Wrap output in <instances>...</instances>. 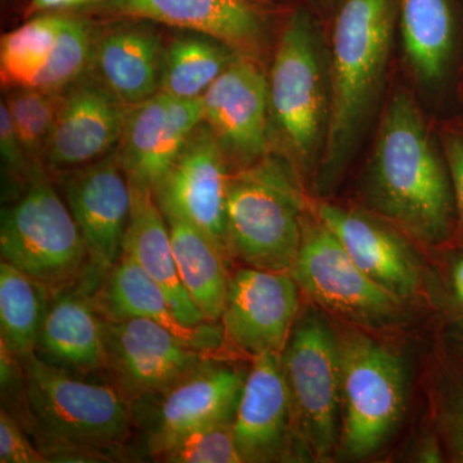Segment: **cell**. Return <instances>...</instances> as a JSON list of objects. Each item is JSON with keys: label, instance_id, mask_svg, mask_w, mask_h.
Wrapping results in <instances>:
<instances>
[{"label": "cell", "instance_id": "obj_1", "mask_svg": "<svg viewBox=\"0 0 463 463\" xmlns=\"http://www.w3.org/2000/svg\"><path fill=\"white\" fill-rule=\"evenodd\" d=\"M361 194L365 209L426 248L444 245L458 227L440 139L405 88L381 112Z\"/></svg>", "mask_w": 463, "mask_h": 463}, {"label": "cell", "instance_id": "obj_2", "mask_svg": "<svg viewBox=\"0 0 463 463\" xmlns=\"http://www.w3.org/2000/svg\"><path fill=\"white\" fill-rule=\"evenodd\" d=\"M397 0H344L328 47L330 118L312 188L319 197L336 190L373 120L395 32Z\"/></svg>", "mask_w": 463, "mask_h": 463}, {"label": "cell", "instance_id": "obj_3", "mask_svg": "<svg viewBox=\"0 0 463 463\" xmlns=\"http://www.w3.org/2000/svg\"><path fill=\"white\" fill-rule=\"evenodd\" d=\"M23 423L50 462H76L85 453L115 458L132 435V403L114 381L91 383L43 361H23ZM112 461V459H111Z\"/></svg>", "mask_w": 463, "mask_h": 463}, {"label": "cell", "instance_id": "obj_4", "mask_svg": "<svg viewBox=\"0 0 463 463\" xmlns=\"http://www.w3.org/2000/svg\"><path fill=\"white\" fill-rule=\"evenodd\" d=\"M270 141L303 182L313 181L330 118L328 48L304 8L286 21L277 42L270 74Z\"/></svg>", "mask_w": 463, "mask_h": 463}, {"label": "cell", "instance_id": "obj_5", "mask_svg": "<svg viewBox=\"0 0 463 463\" xmlns=\"http://www.w3.org/2000/svg\"><path fill=\"white\" fill-rule=\"evenodd\" d=\"M304 187L294 166L276 151L232 170L227 201L232 260L289 273L312 203Z\"/></svg>", "mask_w": 463, "mask_h": 463}, {"label": "cell", "instance_id": "obj_6", "mask_svg": "<svg viewBox=\"0 0 463 463\" xmlns=\"http://www.w3.org/2000/svg\"><path fill=\"white\" fill-rule=\"evenodd\" d=\"M0 255L52 295L81 281L87 273L83 236L41 161L30 167L16 200L3 209Z\"/></svg>", "mask_w": 463, "mask_h": 463}, {"label": "cell", "instance_id": "obj_7", "mask_svg": "<svg viewBox=\"0 0 463 463\" xmlns=\"http://www.w3.org/2000/svg\"><path fill=\"white\" fill-rule=\"evenodd\" d=\"M341 353V429L345 459L374 455L403 419L408 373L403 356L361 328L337 331Z\"/></svg>", "mask_w": 463, "mask_h": 463}, {"label": "cell", "instance_id": "obj_8", "mask_svg": "<svg viewBox=\"0 0 463 463\" xmlns=\"http://www.w3.org/2000/svg\"><path fill=\"white\" fill-rule=\"evenodd\" d=\"M298 435L309 458L327 461L341 429V353L336 328L307 307L295 322L281 354Z\"/></svg>", "mask_w": 463, "mask_h": 463}, {"label": "cell", "instance_id": "obj_9", "mask_svg": "<svg viewBox=\"0 0 463 463\" xmlns=\"http://www.w3.org/2000/svg\"><path fill=\"white\" fill-rule=\"evenodd\" d=\"M289 274L319 307L365 330L397 326L404 301L373 281L355 264L310 203L300 249Z\"/></svg>", "mask_w": 463, "mask_h": 463}, {"label": "cell", "instance_id": "obj_10", "mask_svg": "<svg viewBox=\"0 0 463 463\" xmlns=\"http://www.w3.org/2000/svg\"><path fill=\"white\" fill-rule=\"evenodd\" d=\"M63 192L87 248L88 269L81 282L94 292L123 255L132 188L111 152L65 172Z\"/></svg>", "mask_w": 463, "mask_h": 463}, {"label": "cell", "instance_id": "obj_11", "mask_svg": "<svg viewBox=\"0 0 463 463\" xmlns=\"http://www.w3.org/2000/svg\"><path fill=\"white\" fill-rule=\"evenodd\" d=\"M108 373L130 403L165 392L216 353L143 318L105 319Z\"/></svg>", "mask_w": 463, "mask_h": 463}, {"label": "cell", "instance_id": "obj_12", "mask_svg": "<svg viewBox=\"0 0 463 463\" xmlns=\"http://www.w3.org/2000/svg\"><path fill=\"white\" fill-rule=\"evenodd\" d=\"M231 173L221 143L203 121L152 191L163 214L176 215L196 225L230 261L227 201Z\"/></svg>", "mask_w": 463, "mask_h": 463}, {"label": "cell", "instance_id": "obj_13", "mask_svg": "<svg viewBox=\"0 0 463 463\" xmlns=\"http://www.w3.org/2000/svg\"><path fill=\"white\" fill-rule=\"evenodd\" d=\"M300 291L288 272L246 265L234 270L219 321L224 343L251 359L281 355L298 317Z\"/></svg>", "mask_w": 463, "mask_h": 463}, {"label": "cell", "instance_id": "obj_14", "mask_svg": "<svg viewBox=\"0 0 463 463\" xmlns=\"http://www.w3.org/2000/svg\"><path fill=\"white\" fill-rule=\"evenodd\" d=\"M203 121L234 169L257 163L270 149L269 90L260 60H237L201 97Z\"/></svg>", "mask_w": 463, "mask_h": 463}, {"label": "cell", "instance_id": "obj_15", "mask_svg": "<svg viewBox=\"0 0 463 463\" xmlns=\"http://www.w3.org/2000/svg\"><path fill=\"white\" fill-rule=\"evenodd\" d=\"M233 435L241 462L309 458L298 435L281 355L252 358L234 414Z\"/></svg>", "mask_w": 463, "mask_h": 463}, {"label": "cell", "instance_id": "obj_16", "mask_svg": "<svg viewBox=\"0 0 463 463\" xmlns=\"http://www.w3.org/2000/svg\"><path fill=\"white\" fill-rule=\"evenodd\" d=\"M313 209L373 281L401 300L417 297L421 263L403 232L365 207L321 201Z\"/></svg>", "mask_w": 463, "mask_h": 463}, {"label": "cell", "instance_id": "obj_17", "mask_svg": "<svg viewBox=\"0 0 463 463\" xmlns=\"http://www.w3.org/2000/svg\"><path fill=\"white\" fill-rule=\"evenodd\" d=\"M201 123V99H181L158 91L129 106L114 151L128 181L154 191Z\"/></svg>", "mask_w": 463, "mask_h": 463}, {"label": "cell", "instance_id": "obj_18", "mask_svg": "<svg viewBox=\"0 0 463 463\" xmlns=\"http://www.w3.org/2000/svg\"><path fill=\"white\" fill-rule=\"evenodd\" d=\"M248 373V368L212 356L152 397L157 399V410L148 428V455L155 458L183 435L234 417Z\"/></svg>", "mask_w": 463, "mask_h": 463}, {"label": "cell", "instance_id": "obj_19", "mask_svg": "<svg viewBox=\"0 0 463 463\" xmlns=\"http://www.w3.org/2000/svg\"><path fill=\"white\" fill-rule=\"evenodd\" d=\"M128 108L94 76H81L62 91L45 164L69 172L108 156L120 141Z\"/></svg>", "mask_w": 463, "mask_h": 463}, {"label": "cell", "instance_id": "obj_20", "mask_svg": "<svg viewBox=\"0 0 463 463\" xmlns=\"http://www.w3.org/2000/svg\"><path fill=\"white\" fill-rule=\"evenodd\" d=\"M100 11L213 36L260 60L268 12L255 0H103Z\"/></svg>", "mask_w": 463, "mask_h": 463}, {"label": "cell", "instance_id": "obj_21", "mask_svg": "<svg viewBox=\"0 0 463 463\" xmlns=\"http://www.w3.org/2000/svg\"><path fill=\"white\" fill-rule=\"evenodd\" d=\"M118 18L94 32L90 65L124 105H138L160 91L165 47L149 21Z\"/></svg>", "mask_w": 463, "mask_h": 463}, {"label": "cell", "instance_id": "obj_22", "mask_svg": "<svg viewBox=\"0 0 463 463\" xmlns=\"http://www.w3.org/2000/svg\"><path fill=\"white\" fill-rule=\"evenodd\" d=\"M83 282L52 295L36 341L35 354L66 373L108 370L105 321Z\"/></svg>", "mask_w": 463, "mask_h": 463}, {"label": "cell", "instance_id": "obj_23", "mask_svg": "<svg viewBox=\"0 0 463 463\" xmlns=\"http://www.w3.org/2000/svg\"><path fill=\"white\" fill-rule=\"evenodd\" d=\"M91 297L102 318L148 319L213 353L224 343L223 330L222 326H216L218 322L194 327L184 325L174 312L164 289L127 252H123Z\"/></svg>", "mask_w": 463, "mask_h": 463}, {"label": "cell", "instance_id": "obj_24", "mask_svg": "<svg viewBox=\"0 0 463 463\" xmlns=\"http://www.w3.org/2000/svg\"><path fill=\"white\" fill-rule=\"evenodd\" d=\"M405 62L425 90H438L458 56V24L450 0H397Z\"/></svg>", "mask_w": 463, "mask_h": 463}, {"label": "cell", "instance_id": "obj_25", "mask_svg": "<svg viewBox=\"0 0 463 463\" xmlns=\"http://www.w3.org/2000/svg\"><path fill=\"white\" fill-rule=\"evenodd\" d=\"M132 215L125 237L124 252L129 254L165 292L174 312L184 325L201 326L206 317L194 306L179 279L174 259L172 239L165 216L155 200L154 192L133 184Z\"/></svg>", "mask_w": 463, "mask_h": 463}, {"label": "cell", "instance_id": "obj_26", "mask_svg": "<svg viewBox=\"0 0 463 463\" xmlns=\"http://www.w3.org/2000/svg\"><path fill=\"white\" fill-rule=\"evenodd\" d=\"M164 216L169 227L176 269L185 291L207 321H221L230 285V260L196 225L176 215Z\"/></svg>", "mask_w": 463, "mask_h": 463}, {"label": "cell", "instance_id": "obj_27", "mask_svg": "<svg viewBox=\"0 0 463 463\" xmlns=\"http://www.w3.org/2000/svg\"><path fill=\"white\" fill-rule=\"evenodd\" d=\"M239 56L213 36L185 32L165 48L160 91L176 99H200Z\"/></svg>", "mask_w": 463, "mask_h": 463}, {"label": "cell", "instance_id": "obj_28", "mask_svg": "<svg viewBox=\"0 0 463 463\" xmlns=\"http://www.w3.org/2000/svg\"><path fill=\"white\" fill-rule=\"evenodd\" d=\"M52 294L41 282L14 265L0 264L2 339L21 361L35 354L36 341Z\"/></svg>", "mask_w": 463, "mask_h": 463}, {"label": "cell", "instance_id": "obj_29", "mask_svg": "<svg viewBox=\"0 0 463 463\" xmlns=\"http://www.w3.org/2000/svg\"><path fill=\"white\" fill-rule=\"evenodd\" d=\"M65 14H36L23 26L3 35L0 74L8 88L27 87L44 65L62 27Z\"/></svg>", "mask_w": 463, "mask_h": 463}, {"label": "cell", "instance_id": "obj_30", "mask_svg": "<svg viewBox=\"0 0 463 463\" xmlns=\"http://www.w3.org/2000/svg\"><path fill=\"white\" fill-rule=\"evenodd\" d=\"M93 39L94 30L90 21L65 14L53 50L27 87L47 91L65 90L90 65Z\"/></svg>", "mask_w": 463, "mask_h": 463}, {"label": "cell", "instance_id": "obj_31", "mask_svg": "<svg viewBox=\"0 0 463 463\" xmlns=\"http://www.w3.org/2000/svg\"><path fill=\"white\" fill-rule=\"evenodd\" d=\"M62 91L16 87L11 88L5 97L14 130L32 163L41 161L44 156L60 111Z\"/></svg>", "mask_w": 463, "mask_h": 463}, {"label": "cell", "instance_id": "obj_32", "mask_svg": "<svg viewBox=\"0 0 463 463\" xmlns=\"http://www.w3.org/2000/svg\"><path fill=\"white\" fill-rule=\"evenodd\" d=\"M233 420H221L183 435L155 459L167 463H240L234 443Z\"/></svg>", "mask_w": 463, "mask_h": 463}, {"label": "cell", "instance_id": "obj_33", "mask_svg": "<svg viewBox=\"0 0 463 463\" xmlns=\"http://www.w3.org/2000/svg\"><path fill=\"white\" fill-rule=\"evenodd\" d=\"M455 197L457 222L463 232V118L448 120L438 130Z\"/></svg>", "mask_w": 463, "mask_h": 463}, {"label": "cell", "instance_id": "obj_34", "mask_svg": "<svg viewBox=\"0 0 463 463\" xmlns=\"http://www.w3.org/2000/svg\"><path fill=\"white\" fill-rule=\"evenodd\" d=\"M0 462L48 463L47 457L26 438L23 425L5 408L0 411Z\"/></svg>", "mask_w": 463, "mask_h": 463}, {"label": "cell", "instance_id": "obj_35", "mask_svg": "<svg viewBox=\"0 0 463 463\" xmlns=\"http://www.w3.org/2000/svg\"><path fill=\"white\" fill-rule=\"evenodd\" d=\"M438 422L448 452L463 462V386L444 394L438 408Z\"/></svg>", "mask_w": 463, "mask_h": 463}, {"label": "cell", "instance_id": "obj_36", "mask_svg": "<svg viewBox=\"0 0 463 463\" xmlns=\"http://www.w3.org/2000/svg\"><path fill=\"white\" fill-rule=\"evenodd\" d=\"M0 154L9 172L16 174L18 178H25L33 163H29V158L21 146L5 100L0 105Z\"/></svg>", "mask_w": 463, "mask_h": 463}, {"label": "cell", "instance_id": "obj_37", "mask_svg": "<svg viewBox=\"0 0 463 463\" xmlns=\"http://www.w3.org/2000/svg\"><path fill=\"white\" fill-rule=\"evenodd\" d=\"M103 0H30L27 7L29 16L48 14V12H63L76 8H100Z\"/></svg>", "mask_w": 463, "mask_h": 463}, {"label": "cell", "instance_id": "obj_38", "mask_svg": "<svg viewBox=\"0 0 463 463\" xmlns=\"http://www.w3.org/2000/svg\"><path fill=\"white\" fill-rule=\"evenodd\" d=\"M449 260V267H448L449 291L457 306L463 307V249L455 251Z\"/></svg>", "mask_w": 463, "mask_h": 463}, {"label": "cell", "instance_id": "obj_39", "mask_svg": "<svg viewBox=\"0 0 463 463\" xmlns=\"http://www.w3.org/2000/svg\"><path fill=\"white\" fill-rule=\"evenodd\" d=\"M458 97L463 105V65L461 67V71H459Z\"/></svg>", "mask_w": 463, "mask_h": 463}, {"label": "cell", "instance_id": "obj_40", "mask_svg": "<svg viewBox=\"0 0 463 463\" xmlns=\"http://www.w3.org/2000/svg\"><path fill=\"white\" fill-rule=\"evenodd\" d=\"M457 337H458L459 344L463 347V326L459 328L458 332H457Z\"/></svg>", "mask_w": 463, "mask_h": 463}, {"label": "cell", "instance_id": "obj_41", "mask_svg": "<svg viewBox=\"0 0 463 463\" xmlns=\"http://www.w3.org/2000/svg\"><path fill=\"white\" fill-rule=\"evenodd\" d=\"M323 5H332L335 0H321Z\"/></svg>", "mask_w": 463, "mask_h": 463}]
</instances>
